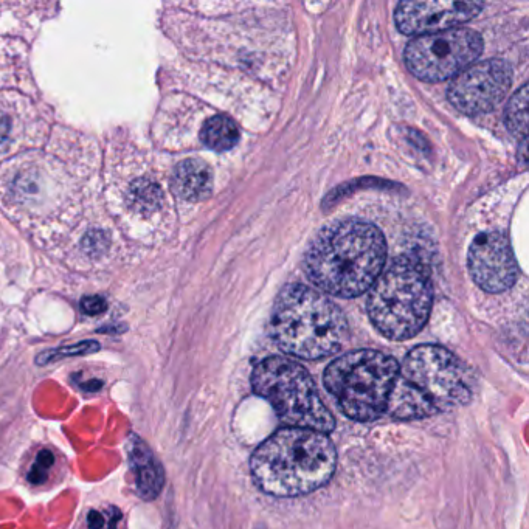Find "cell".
Listing matches in <instances>:
<instances>
[{
	"label": "cell",
	"instance_id": "obj_12",
	"mask_svg": "<svg viewBox=\"0 0 529 529\" xmlns=\"http://www.w3.org/2000/svg\"><path fill=\"white\" fill-rule=\"evenodd\" d=\"M126 450H128L129 469L134 478L137 494L145 502H153L159 497L165 485L162 463L140 436H129Z\"/></svg>",
	"mask_w": 529,
	"mask_h": 529
},
{
	"label": "cell",
	"instance_id": "obj_5",
	"mask_svg": "<svg viewBox=\"0 0 529 529\" xmlns=\"http://www.w3.org/2000/svg\"><path fill=\"white\" fill-rule=\"evenodd\" d=\"M433 305V287L426 263L401 256L371 286L368 315L382 336L412 339L426 326Z\"/></svg>",
	"mask_w": 529,
	"mask_h": 529
},
{
	"label": "cell",
	"instance_id": "obj_18",
	"mask_svg": "<svg viewBox=\"0 0 529 529\" xmlns=\"http://www.w3.org/2000/svg\"><path fill=\"white\" fill-rule=\"evenodd\" d=\"M55 463V455L50 450H41L33 463L32 469L28 472L27 480L32 485H42L49 478V471Z\"/></svg>",
	"mask_w": 529,
	"mask_h": 529
},
{
	"label": "cell",
	"instance_id": "obj_15",
	"mask_svg": "<svg viewBox=\"0 0 529 529\" xmlns=\"http://www.w3.org/2000/svg\"><path fill=\"white\" fill-rule=\"evenodd\" d=\"M506 125L509 132L516 135L517 139L526 140V125H528V86L520 87L514 97L509 101L506 109Z\"/></svg>",
	"mask_w": 529,
	"mask_h": 529
},
{
	"label": "cell",
	"instance_id": "obj_23",
	"mask_svg": "<svg viewBox=\"0 0 529 529\" xmlns=\"http://www.w3.org/2000/svg\"><path fill=\"white\" fill-rule=\"evenodd\" d=\"M122 520V512L118 511V509H115V516L114 511H112V517L111 522H109V529H118V522Z\"/></svg>",
	"mask_w": 529,
	"mask_h": 529
},
{
	"label": "cell",
	"instance_id": "obj_22",
	"mask_svg": "<svg viewBox=\"0 0 529 529\" xmlns=\"http://www.w3.org/2000/svg\"><path fill=\"white\" fill-rule=\"evenodd\" d=\"M81 390L90 391V393H95V391H100L103 388V382L98 381V379H90V381L83 382L80 384Z\"/></svg>",
	"mask_w": 529,
	"mask_h": 529
},
{
	"label": "cell",
	"instance_id": "obj_1",
	"mask_svg": "<svg viewBox=\"0 0 529 529\" xmlns=\"http://www.w3.org/2000/svg\"><path fill=\"white\" fill-rule=\"evenodd\" d=\"M387 243L376 225L345 219L312 239L305 256L309 280L334 297L365 294L382 274Z\"/></svg>",
	"mask_w": 529,
	"mask_h": 529
},
{
	"label": "cell",
	"instance_id": "obj_13",
	"mask_svg": "<svg viewBox=\"0 0 529 529\" xmlns=\"http://www.w3.org/2000/svg\"><path fill=\"white\" fill-rule=\"evenodd\" d=\"M174 193L188 202H201L213 191V173L207 163L188 159L176 166L173 174Z\"/></svg>",
	"mask_w": 529,
	"mask_h": 529
},
{
	"label": "cell",
	"instance_id": "obj_19",
	"mask_svg": "<svg viewBox=\"0 0 529 529\" xmlns=\"http://www.w3.org/2000/svg\"><path fill=\"white\" fill-rule=\"evenodd\" d=\"M106 309H108V303L100 295H90L81 300V311L86 315L95 317V315L103 314Z\"/></svg>",
	"mask_w": 529,
	"mask_h": 529
},
{
	"label": "cell",
	"instance_id": "obj_9",
	"mask_svg": "<svg viewBox=\"0 0 529 529\" xmlns=\"http://www.w3.org/2000/svg\"><path fill=\"white\" fill-rule=\"evenodd\" d=\"M511 83V66L502 59H488L457 75L447 90V98L463 114H485L505 98Z\"/></svg>",
	"mask_w": 529,
	"mask_h": 529
},
{
	"label": "cell",
	"instance_id": "obj_20",
	"mask_svg": "<svg viewBox=\"0 0 529 529\" xmlns=\"http://www.w3.org/2000/svg\"><path fill=\"white\" fill-rule=\"evenodd\" d=\"M8 134H10V120L7 115L0 112V148L7 142Z\"/></svg>",
	"mask_w": 529,
	"mask_h": 529
},
{
	"label": "cell",
	"instance_id": "obj_14",
	"mask_svg": "<svg viewBox=\"0 0 529 529\" xmlns=\"http://www.w3.org/2000/svg\"><path fill=\"white\" fill-rule=\"evenodd\" d=\"M241 139L238 125L227 115H215L207 120L201 131V140L213 151H229L235 148Z\"/></svg>",
	"mask_w": 529,
	"mask_h": 529
},
{
	"label": "cell",
	"instance_id": "obj_17",
	"mask_svg": "<svg viewBox=\"0 0 529 529\" xmlns=\"http://www.w3.org/2000/svg\"><path fill=\"white\" fill-rule=\"evenodd\" d=\"M131 199L139 210L153 211L162 204L163 194L154 182L139 180L132 185Z\"/></svg>",
	"mask_w": 529,
	"mask_h": 529
},
{
	"label": "cell",
	"instance_id": "obj_16",
	"mask_svg": "<svg viewBox=\"0 0 529 529\" xmlns=\"http://www.w3.org/2000/svg\"><path fill=\"white\" fill-rule=\"evenodd\" d=\"M101 350V345L95 340H83V342L73 343V345L59 346L55 350H47L38 354L36 365L45 367V365L55 364L58 360L69 359V357L89 356Z\"/></svg>",
	"mask_w": 529,
	"mask_h": 529
},
{
	"label": "cell",
	"instance_id": "obj_11",
	"mask_svg": "<svg viewBox=\"0 0 529 529\" xmlns=\"http://www.w3.org/2000/svg\"><path fill=\"white\" fill-rule=\"evenodd\" d=\"M483 10L480 2H402L395 11L399 32L410 36H426L446 32L457 25L466 24Z\"/></svg>",
	"mask_w": 529,
	"mask_h": 529
},
{
	"label": "cell",
	"instance_id": "obj_7",
	"mask_svg": "<svg viewBox=\"0 0 529 529\" xmlns=\"http://www.w3.org/2000/svg\"><path fill=\"white\" fill-rule=\"evenodd\" d=\"M252 387L256 395L269 401L286 426L326 435L336 427L311 374L295 360L267 357L253 370Z\"/></svg>",
	"mask_w": 529,
	"mask_h": 529
},
{
	"label": "cell",
	"instance_id": "obj_10",
	"mask_svg": "<svg viewBox=\"0 0 529 529\" xmlns=\"http://www.w3.org/2000/svg\"><path fill=\"white\" fill-rule=\"evenodd\" d=\"M467 267L475 284L489 294L508 291L519 277L516 256L502 232L478 235L469 249Z\"/></svg>",
	"mask_w": 529,
	"mask_h": 529
},
{
	"label": "cell",
	"instance_id": "obj_4",
	"mask_svg": "<svg viewBox=\"0 0 529 529\" xmlns=\"http://www.w3.org/2000/svg\"><path fill=\"white\" fill-rule=\"evenodd\" d=\"M270 336L284 353L317 360L342 350L350 326L342 309L322 292L289 284L275 301Z\"/></svg>",
	"mask_w": 529,
	"mask_h": 529
},
{
	"label": "cell",
	"instance_id": "obj_8",
	"mask_svg": "<svg viewBox=\"0 0 529 529\" xmlns=\"http://www.w3.org/2000/svg\"><path fill=\"white\" fill-rule=\"evenodd\" d=\"M481 52V36L472 28L457 27L413 39L405 49L404 61L418 80L441 83L471 67Z\"/></svg>",
	"mask_w": 529,
	"mask_h": 529
},
{
	"label": "cell",
	"instance_id": "obj_3",
	"mask_svg": "<svg viewBox=\"0 0 529 529\" xmlns=\"http://www.w3.org/2000/svg\"><path fill=\"white\" fill-rule=\"evenodd\" d=\"M336 447L326 433L287 427L267 438L250 460L255 485L274 497L311 494L336 472Z\"/></svg>",
	"mask_w": 529,
	"mask_h": 529
},
{
	"label": "cell",
	"instance_id": "obj_6",
	"mask_svg": "<svg viewBox=\"0 0 529 529\" xmlns=\"http://www.w3.org/2000/svg\"><path fill=\"white\" fill-rule=\"evenodd\" d=\"M398 373V362L388 354L353 351L326 368L323 384L348 418L368 422L387 412Z\"/></svg>",
	"mask_w": 529,
	"mask_h": 529
},
{
	"label": "cell",
	"instance_id": "obj_2",
	"mask_svg": "<svg viewBox=\"0 0 529 529\" xmlns=\"http://www.w3.org/2000/svg\"><path fill=\"white\" fill-rule=\"evenodd\" d=\"M471 368L438 345L413 348L399 367L387 412L396 419H422L463 407L474 396Z\"/></svg>",
	"mask_w": 529,
	"mask_h": 529
},
{
	"label": "cell",
	"instance_id": "obj_21",
	"mask_svg": "<svg viewBox=\"0 0 529 529\" xmlns=\"http://www.w3.org/2000/svg\"><path fill=\"white\" fill-rule=\"evenodd\" d=\"M87 525L89 529H103L104 519L98 511H90L87 516Z\"/></svg>",
	"mask_w": 529,
	"mask_h": 529
}]
</instances>
